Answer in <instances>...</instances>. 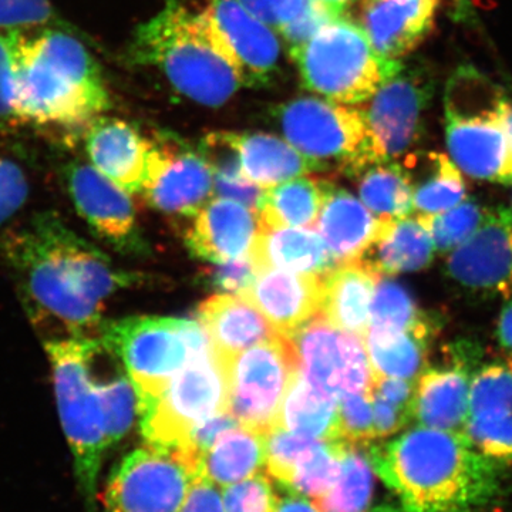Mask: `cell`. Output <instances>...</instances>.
<instances>
[{"label": "cell", "mask_w": 512, "mask_h": 512, "mask_svg": "<svg viewBox=\"0 0 512 512\" xmlns=\"http://www.w3.org/2000/svg\"><path fill=\"white\" fill-rule=\"evenodd\" d=\"M66 183L74 208L94 235L117 251L143 252L144 242L138 234L130 192L101 174L92 164L79 161L67 168Z\"/></svg>", "instance_id": "cell-17"}, {"label": "cell", "mask_w": 512, "mask_h": 512, "mask_svg": "<svg viewBox=\"0 0 512 512\" xmlns=\"http://www.w3.org/2000/svg\"><path fill=\"white\" fill-rule=\"evenodd\" d=\"M101 349H103V343H101ZM99 356H97V375H99ZM119 365V359L114 356L106 376L99 375V389L103 399L111 447L127 436L128 431L133 429L134 421L138 416L136 387L131 383L126 370L121 369Z\"/></svg>", "instance_id": "cell-38"}, {"label": "cell", "mask_w": 512, "mask_h": 512, "mask_svg": "<svg viewBox=\"0 0 512 512\" xmlns=\"http://www.w3.org/2000/svg\"><path fill=\"white\" fill-rule=\"evenodd\" d=\"M28 195V180L22 168L13 161L0 158V227L18 214Z\"/></svg>", "instance_id": "cell-49"}, {"label": "cell", "mask_w": 512, "mask_h": 512, "mask_svg": "<svg viewBox=\"0 0 512 512\" xmlns=\"http://www.w3.org/2000/svg\"><path fill=\"white\" fill-rule=\"evenodd\" d=\"M198 319L224 362L281 335L252 303L232 293H221L202 302Z\"/></svg>", "instance_id": "cell-24"}, {"label": "cell", "mask_w": 512, "mask_h": 512, "mask_svg": "<svg viewBox=\"0 0 512 512\" xmlns=\"http://www.w3.org/2000/svg\"><path fill=\"white\" fill-rule=\"evenodd\" d=\"M255 18L284 39L289 52L303 45L329 20L338 18L315 0H238ZM340 18V16H339Z\"/></svg>", "instance_id": "cell-37"}, {"label": "cell", "mask_w": 512, "mask_h": 512, "mask_svg": "<svg viewBox=\"0 0 512 512\" xmlns=\"http://www.w3.org/2000/svg\"><path fill=\"white\" fill-rule=\"evenodd\" d=\"M259 232L258 215L228 198H212L195 215L187 247L197 258L220 264L251 254Z\"/></svg>", "instance_id": "cell-21"}, {"label": "cell", "mask_w": 512, "mask_h": 512, "mask_svg": "<svg viewBox=\"0 0 512 512\" xmlns=\"http://www.w3.org/2000/svg\"><path fill=\"white\" fill-rule=\"evenodd\" d=\"M512 413V362L478 370L470 382V417Z\"/></svg>", "instance_id": "cell-41"}, {"label": "cell", "mask_w": 512, "mask_h": 512, "mask_svg": "<svg viewBox=\"0 0 512 512\" xmlns=\"http://www.w3.org/2000/svg\"><path fill=\"white\" fill-rule=\"evenodd\" d=\"M363 204L380 220L413 214V188L399 161H377L355 175Z\"/></svg>", "instance_id": "cell-35"}, {"label": "cell", "mask_w": 512, "mask_h": 512, "mask_svg": "<svg viewBox=\"0 0 512 512\" xmlns=\"http://www.w3.org/2000/svg\"><path fill=\"white\" fill-rule=\"evenodd\" d=\"M367 453L376 476L412 512H477L500 490L497 464L458 431L416 426Z\"/></svg>", "instance_id": "cell-2"}, {"label": "cell", "mask_w": 512, "mask_h": 512, "mask_svg": "<svg viewBox=\"0 0 512 512\" xmlns=\"http://www.w3.org/2000/svg\"><path fill=\"white\" fill-rule=\"evenodd\" d=\"M461 2H463V0H458V3H461Z\"/></svg>", "instance_id": "cell-60"}, {"label": "cell", "mask_w": 512, "mask_h": 512, "mask_svg": "<svg viewBox=\"0 0 512 512\" xmlns=\"http://www.w3.org/2000/svg\"><path fill=\"white\" fill-rule=\"evenodd\" d=\"M194 478L177 450L146 443L111 471L103 512H180Z\"/></svg>", "instance_id": "cell-12"}, {"label": "cell", "mask_w": 512, "mask_h": 512, "mask_svg": "<svg viewBox=\"0 0 512 512\" xmlns=\"http://www.w3.org/2000/svg\"><path fill=\"white\" fill-rule=\"evenodd\" d=\"M274 512H320L318 507L309 498L302 495L291 494L288 497L278 498Z\"/></svg>", "instance_id": "cell-56"}, {"label": "cell", "mask_w": 512, "mask_h": 512, "mask_svg": "<svg viewBox=\"0 0 512 512\" xmlns=\"http://www.w3.org/2000/svg\"><path fill=\"white\" fill-rule=\"evenodd\" d=\"M360 26L377 55L400 62L429 35L440 0H360Z\"/></svg>", "instance_id": "cell-19"}, {"label": "cell", "mask_w": 512, "mask_h": 512, "mask_svg": "<svg viewBox=\"0 0 512 512\" xmlns=\"http://www.w3.org/2000/svg\"><path fill=\"white\" fill-rule=\"evenodd\" d=\"M431 335L426 330L369 328L365 343L373 375L417 379L426 365Z\"/></svg>", "instance_id": "cell-34"}, {"label": "cell", "mask_w": 512, "mask_h": 512, "mask_svg": "<svg viewBox=\"0 0 512 512\" xmlns=\"http://www.w3.org/2000/svg\"><path fill=\"white\" fill-rule=\"evenodd\" d=\"M90 164L130 194H140L146 175L148 138L113 117H97L86 133Z\"/></svg>", "instance_id": "cell-22"}, {"label": "cell", "mask_w": 512, "mask_h": 512, "mask_svg": "<svg viewBox=\"0 0 512 512\" xmlns=\"http://www.w3.org/2000/svg\"><path fill=\"white\" fill-rule=\"evenodd\" d=\"M232 136L242 174L259 187H274L292 178L325 170L282 138L264 133H232Z\"/></svg>", "instance_id": "cell-29"}, {"label": "cell", "mask_w": 512, "mask_h": 512, "mask_svg": "<svg viewBox=\"0 0 512 512\" xmlns=\"http://www.w3.org/2000/svg\"><path fill=\"white\" fill-rule=\"evenodd\" d=\"M100 349L99 336L46 340L64 436L77 483L92 512L101 463L111 447L97 375Z\"/></svg>", "instance_id": "cell-5"}, {"label": "cell", "mask_w": 512, "mask_h": 512, "mask_svg": "<svg viewBox=\"0 0 512 512\" xmlns=\"http://www.w3.org/2000/svg\"><path fill=\"white\" fill-rule=\"evenodd\" d=\"M222 490L225 512H274L278 503L274 485L261 473Z\"/></svg>", "instance_id": "cell-47"}, {"label": "cell", "mask_w": 512, "mask_h": 512, "mask_svg": "<svg viewBox=\"0 0 512 512\" xmlns=\"http://www.w3.org/2000/svg\"><path fill=\"white\" fill-rule=\"evenodd\" d=\"M322 275L262 269L242 298L255 306L281 335L291 336L320 309Z\"/></svg>", "instance_id": "cell-20"}, {"label": "cell", "mask_w": 512, "mask_h": 512, "mask_svg": "<svg viewBox=\"0 0 512 512\" xmlns=\"http://www.w3.org/2000/svg\"><path fill=\"white\" fill-rule=\"evenodd\" d=\"M258 269L251 254L232 261L220 262L207 274L208 282L214 288L232 295H241L255 281Z\"/></svg>", "instance_id": "cell-50"}, {"label": "cell", "mask_w": 512, "mask_h": 512, "mask_svg": "<svg viewBox=\"0 0 512 512\" xmlns=\"http://www.w3.org/2000/svg\"><path fill=\"white\" fill-rule=\"evenodd\" d=\"M379 225L380 218L355 195L328 181L315 227L336 264L362 258L375 241Z\"/></svg>", "instance_id": "cell-25"}, {"label": "cell", "mask_w": 512, "mask_h": 512, "mask_svg": "<svg viewBox=\"0 0 512 512\" xmlns=\"http://www.w3.org/2000/svg\"><path fill=\"white\" fill-rule=\"evenodd\" d=\"M2 251L25 311L46 340L99 335L104 302L138 282L53 212L9 232Z\"/></svg>", "instance_id": "cell-1"}, {"label": "cell", "mask_w": 512, "mask_h": 512, "mask_svg": "<svg viewBox=\"0 0 512 512\" xmlns=\"http://www.w3.org/2000/svg\"><path fill=\"white\" fill-rule=\"evenodd\" d=\"M338 419L339 400L319 392L298 370L279 407L275 427L313 440L336 441Z\"/></svg>", "instance_id": "cell-31"}, {"label": "cell", "mask_w": 512, "mask_h": 512, "mask_svg": "<svg viewBox=\"0 0 512 512\" xmlns=\"http://www.w3.org/2000/svg\"><path fill=\"white\" fill-rule=\"evenodd\" d=\"M376 271L362 259L333 266L322 275L319 315L336 328L365 340L370 328Z\"/></svg>", "instance_id": "cell-23"}, {"label": "cell", "mask_w": 512, "mask_h": 512, "mask_svg": "<svg viewBox=\"0 0 512 512\" xmlns=\"http://www.w3.org/2000/svg\"><path fill=\"white\" fill-rule=\"evenodd\" d=\"M291 340L299 370L319 392L333 399L372 393L373 370L362 339L313 316Z\"/></svg>", "instance_id": "cell-13"}, {"label": "cell", "mask_w": 512, "mask_h": 512, "mask_svg": "<svg viewBox=\"0 0 512 512\" xmlns=\"http://www.w3.org/2000/svg\"><path fill=\"white\" fill-rule=\"evenodd\" d=\"M227 412L239 426L266 434L274 429L279 407L299 370L291 340L284 335L265 340L225 362Z\"/></svg>", "instance_id": "cell-11"}, {"label": "cell", "mask_w": 512, "mask_h": 512, "mask_svg": "<svg viewBox=\"0 0 512 512\" xmlns=\"http://www.w3.org/2000/svg\"><path fill=\"white\" fill-rule=\"evenodd\" d=\"M461 433L495 464H512V413L468 417Z\"/></svg>", "instance_id": "cell-43"}, {"label": "cell", "mask_w": 512, "mask_h": 512, "mask_svg": "<svg viewBox=\"0 0 512 512\" xmlns=\"http://www.w3.org/2000/svg\"><path fill=\"white\" fill-rule=\"evenodd\" d=\"M289 55L305 89L350 106L366 103L403 64L377 55L362 26L346 16L320 26Z\"/></svg>", "instance_id": "cell-6"}, {"label": "cell", "mask_w": 512, "mask_h": 512, "mask_svg": "<svg viewBox=\"0 0 512 512\" xmlns=\"http://www.w3.org/2000/svg\"><path fill=\"white\" fill-rule=\"evenodd\" d=\"M318 5L322 6L332 13L333 16H345L348 10L352 9L360 0H315Z\"/></svg>", "instance_id": "cell-57"}, {"label": "cell", "mask_w": 512, "mask_h": 512, "mask_svg": "<svg viewBox=\"0 0 512 512\" xmlns=\"http://www.w3.org/2000/svg\"><path fill=\"white\" fill-rule=\"evenodd\" d=\"M367 512H412L403 508L402 505H377V507L370 508Z\"/></svg>", "instance_id": "cell-59"}, {"label": "cell", "mask_w": 512, "mask_h": 512, "mask_svg": "<svg viewBox=\"0 0 512 512\" xmlns=\"http://www.w3.org/2000/svg\"><path fill=\"white\" fill-rule=\"evenodd\" d=\"M265 466V434L235 426L224 431L201 461L200 476L225 488L261 473Z\"/></svg>", "instance_id": "cell-32"}, {"label": "cell", "mask_w": 512, "mask_h": 512, "mask_svg": "<svg viewBox=\"0 0 512 512\" xmlns=\"http://www.w3.org/2000/svg\"><path fill=\"white\" fill-rule=\"evenodd\" d=\"M214 173L198 148L173 134L148 140L146 175L140 194L167 215L195 217L211 200Z\"/></svg>", "instance_id": "cell-15"}, {"label": "cell", "mask_w": 512, "mask_h": 512, "mask_svg": "<svg viewBox=\"0 0 512 512\" xmlns=\"http://www.w3.org/2000/svg\"><path fill=\"white\" fill-rule=\"evenodd\" d=\"M55 19L49 0H0V30L46 25Z\"/></svg>", "instance_id": "cell-48"}, {"label": "cell", "mask_w": 512, "mask_h": 512, "mask_svg": "<svg viewBox=\"0 0 512 512\" xmlns=\"http://www.w3.org/2000/svg\"><path fill=\"white\" fill-rule=\"evenodd\" d=\"M373 424H375L376 441L396 436L413 420L412 412L387 402L379 394L372 393Z\"/></svg>", "instance_id": "cell-52"}, {"label": "cell", "mask_w": 512, "mask_h": 512, "mask_svg": "<svg viewBox=\"0 0 512 512\" xmlns=\"http://www.w3.org/2000/svg\"><path fill=\"white\" fill-rule=\"evenodd\" d=\"M503 97L477 70H458L446 92V143L461 173L512 184V151L500 116Z\"/></svg>", "instance_id": "cell-7"}, {"label": "cell", "mask_w": 512, "mask_h": 512, "mask_svg": "<svg viewBox=\"0 0 512 512\" xmlns=\"http://www.w3.org/2000/svg\"><path fill=\"white\" fill-rule=\"evenodd\" d=\"M336 441L360 447H369L375 443L372 393L348 394L339 399Z\"/></svg>", "instance_id": "cell-45"}, {"label": "cell", "mask_w": 512, "mask_h": 512, "mask_svg": "<svg viewBox=\"0 0 512 512\" xmlns=\"http://www.w3.org/2000/svg\"><path fill=\"white\" fill-rule=\"evenodd\" d=\"M241 74L244 87L274 80L281 62V37L238 0H208L204 12Z\"/></svg>", "instance_id": "cell-18"}, {"label": "cell", "mask_w": 512, "mask_h": 512, "mask_svg": "<svg viewBox=\"0 0 512 512\" xmlns=\"http://www.w3.org/2000/svg\"><path fill=\"white\" fill-rule=\"evenodd\" d=\"M484 214L485 210L477 202L464 200L440 214L417 217L429 229L436 251L451 252L477 231Z\"/></svg>", "instance_id": "cell-42"}, {"label": "cell", "mask_w": 512, "mask_h": 512, "mask_svg": "<svg viewBox=\"0 0 512 512\" xmlns=\"http://www.w3.org/2000/svg\"><path fill=\"white\" fill-rule=\"evenodd\" d=\"M431 92L433 80L426 70L403 63L399 72L384 80L377 92L360 104L376 163L397 161L416 146Z\"/></svg>", "instance_id": "cell-14"}, {"label": "cell", "mask_w": 512, "mask_h": 512, "mask_svg": "<svg viewBox=\"0 0 512 512\" xmlns=\"http://www.w3.org/2000/svg\"><path fill=\"white\" fill-rule=\"evenodd\" d=\"M276 117L285 140L325 170L336 165L355 177L376 163L362 106L302 97L279 107Z\"/></svg>", "instance_id": "cell-10"}, {"label": "cell", "mask_w": 512, "mask_h": 512, "mask_svg": "<svg viewBox=\"0 0 512 512\" xmlns=\"http://www.w3.org/2000/svg\"><path fill=\"white\" fill-rule=\"evenodd\" d=\"M413 188L416 215L440 214L467 200L463 174L440 153L407 154L403 163Z\"/></svg>", "instance_id": "cell-30"}, {"label": "cell", "mask_w": 512, "mask_h": 512, "mask_svg": "<svg viewBox=\"0 0 512 512\" xmlns=\"http://www.w3.org/2000/svg\"><path fill=\"white\" fill-rule=\"evenodd\" d=\"M128 57L158 70L175 92L202 106L220 107L244 87L207 16L178 0H167L156 16L138 26Z\"/></svg>", "instance_id": "cell-4"}, {"label": "cell", "mask_w": 512, "mask_h": 512, "mask_svg": "<svg viewBox=\"0 0 512 512\" xmlns=\"http://www.w3.org/2000/svg\"><path fill=\"white\" fill-rule=\"evenodd\" d=\"M99 338L119 359L136 387L138 410L154 402L192 353L210 348L200 322L134 316L103 323Z\"/></svg>", "instance_id": "cell-8"}, {"label": "cell", "mask_w": 512, "mask_h": 512, "mask_svg": "<svg viewBox=\"0 0 512 512\" xmlns=\"http://www.w3.org/2000/svg\"><path fill=\"white\" fill-rule=\"evenodd\" d=\"M366 447L340 443V473L329 493L313 501L320 512H367L372 508L376 473Z\"/></svg>", "instance_id": "cell-36"}, {"label": "cell", "mask_w": 512, "mask_h": 512, "mask_svg": "<svg viewBox=\"0 0 512 512\" xmlns=\"http://www.w3.org/2000/svg\"><path fill=\"white\" fill-rule=\"evenodd\" d=\"M214 192L217 197L237 201L258 215L265 188L252 183L244 174L234 175V177L214 174Z\"/></svg>", "instance_id": "cell-51"}, {"label": "cell", "mask_w": 512, "mask_h": 512, "mask_svg": "<svg viewBox=\"0 0 512 512\" xmlns=\"http://www.w3.org/2000/svg\"><path fill=\"white\" fill-rule=\"evenodd\" d=\"M370 328L433 332L430 320L424 318L410 293L384 276L377 279L373 293Z\"/></svg>", "instance_id": "cell-40"}, {"label": "cell", "mask_w": 512, "mask_h": 512, "mask_svg": "<svg viewBox=\"0 0 512 512\" xmlns=\"http://www.w3.org/2000/svg\"><path fill=\"white\" fill-rule=\"evenodd\" d=\"M447 274L470 291L510 298L512 212L501 207L485 210L477 231L448 255Z\"/></svg>", "instance_id": "cell-16"}, {"label": "cell", "mask_w": 512, "mask_h": 512, "mask_svg": "<svg viewBox=\"0 0 512 512\" xmlns=\"http://www.w3.org/2000/svg\"><path fill=\"white\" fill-rule=\"evenodd\" d=\"M22 29L0 35V120L20 121L18 100L19 50Z\"/></svg>", "instance_id": "cell-46"}, {"label": "cell", "mask_w": 512, "mask_h": 512, "mask_svg": "<svg viewBox=\"0 0 512 512\" xmlns=\"http://www.w3.org/2000/svg\"><path fill=\"white\" fill-rule=\"evenodd\" d=\"M328 180L292 178L265 188L258 210L259 228H313L325 200Z\"/></svg>", "instance_id": "cell-33"}, {"label": "cell", "mask_w": 512, "mask_h": 512, "mask_svg": "<svg viewBox=\"0 0 512 512\" xmlns=\"http://www.w3.org/2000/svg\"><path fill=\"white\" fill-rule=\"evenodd\" d=\"M434 251L429 229L417 215H409L380 220L375 241L360 259L377 274L386 276L427 268L433 261Z\"/></svg>", "instance_id": "cell-28"}, {"label": "cell", "mask_w": 512, "mask_h": 512, "mask_svg": "<svg viewBox=\"0 0 512 512\" xmlns=\"http://www.w3.org/2000/svg\"><path fill=\"white\" fill-rule=\"evenodd\" d=\"M498 342L508 353L512 362V302L504 306L497 326Z\"/></svg>", "instance_id": "cell-55"}, {"label": "cell", "mask_w": 512, "mask_h": 512, "mask_svg": "<svg viewBox=\"0 0 512 512\" xmlns=\"http://www.w3.org/2000/svg\"><path fill=\"white\" fill-rule=\"evenodd\" d=\"M339 473V441H316L299 458L289 490L311 501L318 500L332 490Z\"/></svg>", "instance_id": "cell-39"}, {"label": "cell", "mask_w": 512, "mask_h": 512, "mask_svg": "<svg viewBox=\"0 0 512 512\" xmlns=\"http://www.w3.org/2000/svg\"><path fill=\"white\" fill-rule=\"evenodd\" d=\"M500 116L512 151V101L505 99V97L501 101Z\"/></svg>", "instance_id": "cell-58"}, {"label": "cell", "mask_w": 512, "mask_h": 512, "mask_svg": "<svg viewBox=\"0 0 512 512\" xmlns=\"http://www.w3.org/2000/svg\"><path fill=\"white\" fill-rule=\"evenodd\" d=\"M256 269L323 275L336 264L328 245L309 228H259L251 249Z\"/></svg>", "instance_id": "cell-27"}, {"label": "cell", "mask_w": 512, "mask_h": 512, "mask_svg": "<svg viewBox=\"0 0 512 512\" xmlns=\"http://www.w3.org/2000/svg\"><path fill=\"white\" fill-rule=\"evenodd\" d=\"M227 409V367L211 346L192 353L163 393L140 407L141 433L151 446L177 450L194 427Z\"/></svg>", "instance_id": "cell-9"}, {"label": "cell", "mask_w": 512, "mask_h": 512, "mask_svg": "<svg viewBox=\"0 0 512 512\" xmlns=\"http://www.w3.org/2000/svg\"><path fill=\"white\" fill-rule=\"evenodd\" d=\"M470 382L463 366L421 373L416 380L413 420L419 426L461 433L470 417Z\"/></svg>", "instance_id": "cell-26"}, {"label": "cell", "mask_w": 512, "mask_h": 512, "mask_svg": "<svg viewBox=\"0 0 512 512\" xmlns=\"http://www.w3.org/2000/svg\"><path fill=\"white\" fill-rule=\"evenodd\" d=\"M319 440L309 439L281 427L265 434V468L268 476L289 488L299 458Z\"/></svg>", "instance_id": "cell-44"}, {"label": "cell", "mask_w": 512, "mask_h": 512, "mask_svg": "<svg viewBox=\"0 0 512 512\" xmlns=\"http://www.w3.org/2000/svg\"><path fill=\"white\" fill-rule=\"evenodd\" d=\"M18 100L20 123L47 127L89 126L111 109L99 64L76 37L59 30L22 32Z\"/></svg>", "instance_id": "cell-3"}, {"label": "cell", "mask_w": 512, "mask_h": 512, "mask_svg": "<svg viewBox=\"0 0 512 512\" xmlns=\"http://www.w3.org/2000/svg\"><path fill=\"white\" fill-rule=\"evenodd\" d=\"M180 512H225L220 487L204 476L195 477Z\"/></svg>", "instance_id": "cell-53"}, {"label": "cell", "mask_w": 512, "mask_h": 512, "mask_svg": "<svg viewBox=\"0 0 512 512\" xmlns=\"http://www.w3.org/2000/svg\"><path fill=\"white\" fill-rule=\"evenodd\" d=\"M414 392H416L414 380L373 375L372 393L379 394L387 402L410 410V412H412Z\"/></svg>", "instance_id": "cell-54"}]
</instances>
